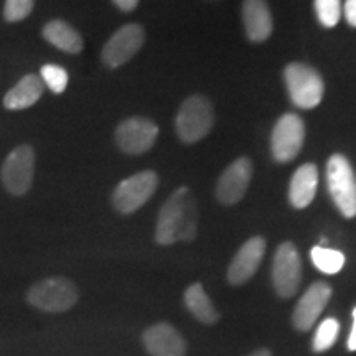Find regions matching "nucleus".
<instances>
[{
  "instance_id": "1",
  "label": "nucleus",
  "mask_w": 356,
  "mask_h": 356,
  "mask_svg": "<svg viewBox=\"0 0 356 356\" xmlns=\"http://www.w3.org/2000/svg\"><path fill=\"white\" fill-rule=\"evenodd\" d=\"M198 231V208L193 193L186 186L173 191L160 208L155 241L162 246L193 241Z\"/></svg>"
},
{
  "instance_id": "2",
  "label": "nucleus",
  "mask_w": 356,
  "mask_h": 356,
  "mask_svg": "<svg viewBox=\"0 0 356 356\" xmlns=\"http://www.w3.org/2000/svg\"><path fill=\"white\" fill-rule=\"evenodd\" d=\"M215 124V111L208 97L195 95L181 102L177 113L175 129L184 144H195L207 137Z\"/></svg>"
},
{
  "instance_id": "3",
  "label": "nucleus",
  "mask_w": 356,
  "mask_h": 356,
  "mask_svg": "<svg viewBox=\"0 0 356 356\" xmlns=\"http://www.w3.org/2000/svg\"><path fill=\"white\" fill-rule=\"evenodd\" d=\"M79 299L78 287L66 277H48L33 284L26 292V302L47 314H61L73 309Z\"/></svg>"
},
{
  "instance_id": "4",
  "label": "nucleus",
  "mask_w": 356,
  "mask_h": 356,
  "mask_svg": "<svg viewBox=\"0 0 356 356\" xmlns=\"http://www.w3.org/2000/svg\"><path fill=\"white\" fill-rule=\"evenodd\" d=\"M328 193L345 218L356 216V178L350 160L341 154H333L327 162Z\"/></svg>"
},
{
  "instance_id": "5",
  "label": "nucleus",
  "mask_w": 356,
  "mask_h": 356,
  "mask_svg": "<svg viewBox=\"0 0 356 356\" xmlns=\"http://www.w3.org/2000/svg\"><path fill=\"white\" fill-rule=\"evenodd\" d=\"M289 97L300 109H314L323 99V79L317 70L304 63H291L284 70Z\"/></svg>"
},
{
  "instance_id": "6",
  "label": "nucleus",
  "mask_w": 356,
  "mask_h": 356,
  "mask_svg": "<svg viewBox=\"0 0 356 356\" xmlns=\"http://www.w3.org/2000/svg\"><path fill=\"white\" fill-rule=\"evenodd\" d=\"M35 177V150L30 145L13 149L0 168V180L3 188L13 197H22L32 188Z\"/></svg>"
},
{
  "instance_id": "7",
  "label": "nucleus",
  "mask_w": 356,
  "mask_h": 356,
  "mask_svg": "<svg viewBox=\"0 0 356 356\" xmlns=\"http://www.w3.org/2000/svg\"><path fill=\"white\" fill-rule=\"evenodd\" d=\"M159 186V175L154 170H144L126 178L114 188L113 204L122 215L140 210L152 198Z\"/></svg>"
},
{
  "instance_id": "8",
  "label": "nucleus",
  "mask_w": 356,
  "mask_h": 356,
  "mask_svg": "<svg viewBox=\"0 0 356 356\" xmlns=\"http://www.w3.org/2000/svg\"><path fill=\"white\" fill-rule=\"evenodd\" d=\"M302 282V259L296 244L282 243L275 249L273 261L274 291L282 299H289L297 293Z\"/></svg>"
},
{
  "instance_id": "9",
  "label": "nucleus",
  "mask_w": 356,
  "mask_h": 356,
  "mask_svg": "<svg viewBox=\"0 0 356 356\" xmlns=\"http://www.w3.org/2000/svg\"><path fill=\"white\" fill-rule=\"evenodd\" d=\"M305 140V124L297 114L287 113L277 119L270 134V152L277 162H291L300 154Z\"/></svg>"
},
{
  "instance_id": "10",
  "label": "nucleus",
  "mask_w": 356,
  "mask_h": 356,
  "mask_svg": "<svg viewBox=\"0 0 356 356\" xmlns=\"http://www.w3.org/2000/svg\"><path fill=\"white\" fill-rule=\"evenodd\" d=\"M145 42V30L139 24L124 25L106 42L101 51L102 63L108 68L115 70L119 66L126 65L132 60Z\"/></svg>"
},
{
  "instance_id": "11",
  "label": "nucleus",
  "mask_w": 356,
  "mask_h": 356,
  "mask_svg": "<svg viewBox=\"0 0 356 356\" xmlns=\"http://www.w3.org/2000/svg\"><path fill=\"white\" fill-rule=\"evenodd\" d=\"M157 137V124L144 118H129L115 129V144L124 154L129 155L149 152Z\"/></svg>"
},
{
  "instance_id": "12",
  "label": "nucleus",
  "mask_w": 356,
  "mask_h": 356,
  "mask_svg": "<svg viewBox=\"0 0 356 356\" xmlns=\"http://www.w3.org/2000/svg\"><path fill=\"white\" fill-rule=\"evenodd\" d=\"M252 178V162L248 157L236 159L229 163L218 178L216 184V198L218 202L233 207L239 203L246 195L248 186Z\"/></svg>"
},
{
  "instance_id": "13",
  "label": "nucleus",
  "mask_w": 356,
  "mask_h": 356,
  "mask_svg": "<svg viewBox=\"0 0 356 356\" xmlns=\"http://www.w3.org/2000/svg\"><path fill=\"white\" fill-rule=\"evenodd\" d=\"M332 286L327 282H314L297 302L292 314V323L299 332H309L320 314L332 299Z\"/></svg>"
},
{
  "instance_id": "14",
  "label": "nucleus",
  "mask_w": 356,
  "mask_h": 356,
  "mask_svg": "<svg viewBox=\"0 0 356 356\" xmlns=\"http://www.w3.org/2000/svg\"><path fill=\"white\" fill-rule=\"evenodd\" d=\"M266 252V239L262 236H252L239 248L236 256L231 261L228 269V280L231 286H243L246 284L256 270L259 269L262 257Z\"/></svg>"
},
{
  "instance_id": "15",
  "label": "nucleus",
  "mask_w": 356,
  "mask_h": 356,
  "mask_svg": "<svg viewBox=\"0 0 356 356\" xmlns=\"http://www.w3.org/2000/svg\"><path fill=\"white\" fill-rule=\"evenodd\" d=\"M142 343L152 356H185L184 337L170 323H155L142 333Z\"/></svg>"
},
{
  "instance_id": "16",
  "label": "nucleus",
  "mask_w": 356,
  "mask_h": 356,
  "mask_svg": "<svg viewBox=\"0 0 356 356\" xmlns=\"http://www.w3.org/2000/svg\"><path fill=\"white\" fill-rule=\"evenodd\" d=\"M243 24L251 42L261 43L269 40L273 35L274 22L267 0H244Z\"/></svg>"
},
{
  "instance_id": "17",
  "label": "nucleus",
  "mask_w": 356,
  "mask_h": 356,
  "mask_svg": "<svg viewBox=\"0 0 356 356\" xmlns=\"http://www.w3.org/2000/svg\"><path fill=\"white\" fill-rule=\"evenodd\" d=\"M318 188V168L315 163H304L297 168L289 185V202L297 210H304L314 202Z\"/></svg>"
},
{
  "instance_id": "18",
  "label": "nucleus",
  "mask_w": 356,
  "mask_h": 356,
  "mask_svg": "<svg viewBox=\"0 0 356 356\" xmlns=\"http://www.w3.org/2000/svg\"><path fill=\"white\" fill-rule=\"evenodd\" d=\"M44 84L38 74H25L3 97V108L8 111H22L32 108L43 96Z\"/></svg>"
},
{
  "instance_id": "19",
  "label": "nucleus",
  "mask_w": 356,
  "mask_h": 356,
  "mask_svg": "<svg viewBox=\"0 0 356 356\" xmlns=\"http://www.w3.org/2000/svg\"><path fill=\"white\" fill-rule=\"evenodd\" d=\"M42 35L48 43L53 44L58 50L70 53V55H78V53L83 51V37L68 22L50 20L43 26Z\"/></svg>"
},
{
  "instance_id": "20",
  "label": "nucleus",
  "mask_w": 356,
  "mask_h": 356,
  "mask_svg": "<svg viewBox=\"0 0 356 356\" xmlns=\"http://www.w3.org/2000/svg\"><path fill=\"white\" fill-rule=\"evenodd\" d=\"M184 302L190 314L198 322L204 325H213L220 320V314H218V310L211 304L208 293L204 292V287L200 282H195L186 287L184 293Z\"/></svg>"
},
{
  "instance_id": "21",
  "label": "nucleus",
  "mask_w": 356,
  "mask_h": 356,
  "mask_svg": "<svg viewBox=\"0 0 356 356\" xmlns=\"http://www.w3.org/2000/svg\"><path fill=\"white\" fill-rule=\"evenodd\" d=\"M310 257L320 273L328 275L338 274L345 266V254L341 251H337V249L315 246L312 249Z\"/></svg>"
},
{
  "instance_id": "22",
  "label": "nucleus",
  "mask_w": 356,
  "mask_h": 356,
  "mask_svg": "<svg viewBox=\"0 0 356 356\" xmlns=\"http://www.w3.org/2000/svg\"><path fill=\"white\" fill-rule=\"evenodd\" d=\"M338 333H340V323H338V320L325 318L320 323L317 332H315L314 343H312V348H314L315 353H323V351L330 350L335 345Z\"/></svg>"
},
{
  "instance_id": "23",
  "label": "nucleus",
  "mask_w": 356,
  "mask_h": 356,
  "mask_svg": "<svg viewBox=\"0 0 356 356\" xmlns=\"http://www.w3.org/2000/svg\"><path fill=\"white\" fill-rule=\"evenodd\" d=\"M314 7L320 25H323L325 29L337 26L343 13L341 0H314Z\"/></svg>"
},
{
  "instance_id": "24",
  "label": "nucleus",
  "mask_w": 356,
  "mask_h": 356,
  "mask_svg": "<svg viewBox=\"0 0 356 356\" xmlns=\"http://www.w3.org/2000/svg\"><path fill=\"white\" fill-rule=\"evenodd\" d=\"M40 78H42L43 84L47 88H50L55 95H61L65 92L66 86H68V71H66L63 66L58 65H43L42 71H40Z\"/></svg>"
},
{
  "instance_id": "25",
  "label": "nucleus",
  "mask_w": 356,
  "mask_h": 356,
  "mask_svg": "<svg viewBox=\"0 0 356 356\" xmlns=\"http://www.w3.org/2000/svg\"><path fill=\"white\" fill-rule=\"evenodd\" d=\"M35 0H6L3 6V19L8 24H15V22L25 20L33 10Z\"/></svg>"
},
{
  "instance_id": "26",
  "label": "nucleus",
  "mask_w": 356,
  "mask_h": 356,
  "mask_svg": "<svg viewBox=\"0 0 356 356\" xmlns=\"http://www.w3.org/2000/svg\"><path fill=\"white\" fill-rule=\"evenodd\" d=\"M343 15L346 22H348V25L356 29V0H345Z\"/></svg>"
},
{
  "instance_id": "27",
  "label": "nucleus",
  "mask_w": 356,
  "mask_h": 356,
  "mask_svg": "<svg viewBox=\"0 0 356 356\" xmlns=\"http://www.w3.org/2000/svg\"><path fill=\"white\" fill-rule=\"evenodd\" d=\"M113 2L122 12H132L134 8L139 6V0H113Z\"/></svg>"
},
{
  "instance_id": "28",
  "label": "nucleus",
  "mask_w": 356,
  "mask_h": 356,
  "mask_svg": "<svg viewBox=\"0 0 356 356\" xmlns=\"http://www.w3.org/2000/svg\"><path fill=\"white\" fill-rule=\"evenodd\" d=\"M348 350L356 351V307L353 309V328L348 337Z\"/></svg>"
},
{
  "instance_id": "29",
  "label": "nucleus",
  "mask_w": 356,
  "mask_h": 356,
  "mask_svg": "<svg viewBox=\"0 0 356 356\" xmlns=\"http://www.w3.org/2000/svg\"><path fill=\"white\" fill-rule=\"evenodd\" d=\"M248 356H273V355H270V351H269V350H266V348H259V350L252 351V353H251V355H248Z\"/></svg>"
}]
</instances>
